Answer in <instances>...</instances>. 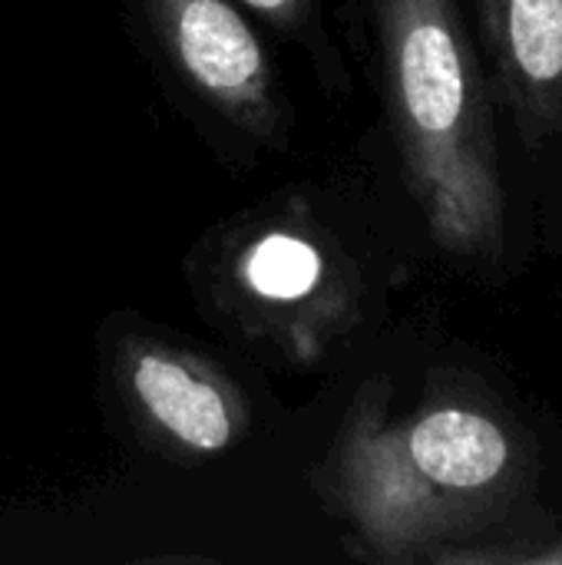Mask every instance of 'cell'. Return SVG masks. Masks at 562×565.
Instances as JSON below:
<instances>
[{
  "label": "cell",
  "instance_id": "obj_1",
  "mask_svg": "<svg viewBox=\"0 0 562 565\" xmlns=\"http://www.w3.org/2000/svg\"><path fill=\"white\" fill-rule=\"evenodd\" d=\"M325 490L361 556L388 565H523L562 526L543 437L484 371H447L407 407L384 381L364 387Z\"/></svg>",
  "mask_w": 562,
  "mask_h": 565
},
{
  "label": "cell",
  "instance_id": "obj_2",
  "mask_svg": "<svg viewBox=\"0 0 562 565\" xmlns=\"http://www.w3.org/2000/svg\"><path fill=\"white\" fill-rule=\"evenodd\" d=\"M381 99L427 245L464 278L507 288L540 258L513 142L464 0H374Z\"/></svg>",
  "mask_w": 562,
  "mask_h": 565
},
{
  "label": "cell",
  "instance_id": "obj_3",
  "mask_svg": "<svg viewBox=\"0 0 562 565\" xmlns=\"http://www.w3.org/2000/svg\"><path fill=\"white\" fill-rule=\"evenodd\" d=\"M533 205L540 255L562 262V0H464Z\"/></svg>",
  "mask_w": 562,
  "mask_h": 565
},
{
  "label": "cell",
  "instance_id": "obj_4",
  "mask_svg": "<svg viewBox=\"0 0 562 565\" xmlns=\"http://www.w3.org/2000/svg\"><path fill=\"white\" fill-rule=\"evenodd\" d=\"M176 79L215 116L255 139H278L285 99L272 56L229 0H139Z\"/></svg>",
  "mask_w": 562,
  "mask_h": 565
},
{
  "label": "cell",
  "instance_id": "obj_5",
  "mask_svg": "<svg viewBox=\"0 0 562 565\" xmlns=\"http://www.w3.org/2000/svg\"><path fill=\"white\" fill-rule=\"evenodd\" d=\"M119 374L146 427L182 454L215 457L248 430L245 397L199 354L159 341H129Z\"/></svg>",
  "mask_w": 562,
  "mask_h": 565
},
{
  "label": "cell",
  "instance_id": "obj_6",
  "mask_svg": "<svg viewBox=\"0 0 562 565\" xmlns=\"http://www.w3.org/2000/svg\"><path fill=\"white\" fill-rule=\"evenodd\" d=\"M238 288L265 311L278 318H308L348 321L354 298L348 278L335 265L331 252L321 248L311 235L295 228H262L255 232L235 258Z\"/></svg>",
  "mask_w": 562,
  "mask_h": 565
},
{
  "label": "cell",
  "instance_id": "obj_7",
  "mask_svg": "<svg viewBox=\"0 0 562 565\" xmlns=\"http://www.w3.org/2000/svg\"><path fill=\"white\" fill-rule=\"evenodd\" d=\"M285 36H305L315 30L318 0H238Z\"/></svg>",
  "mask_w": 562,
  "mask_h": 565
},
{
  "label": "cell",
  "instance_id": "obj_8",
  "mask_svg": "<svg viewBox=\"0 0 562 565\" xmlns=\"http://www.w3.org/2000/svg\"><path fill=\"white\" fill-rule=\"evenodd\" d=\"M523 565H562V526L547 540V543H540Z\"/></svg>",
  "mask_w": 562,
  "mask_h": 565
}]
</instances>
